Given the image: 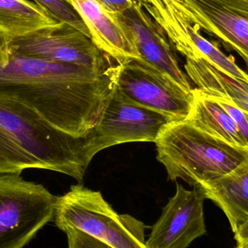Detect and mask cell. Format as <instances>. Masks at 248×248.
I'll list each match as a JSON object with an SVG mask.
<instances>
[{
	"label": "cell",
	"mask_w": 248,
	"mask_h": 248,
	"mask_svg": "<svg viewBox=\"0 0 248 248\" xmlns=\"http://www.w3.org/2000/svg\"><path fill=\"white\" fill-rule=\"evenodd\" d=\"M122 64L52 62L11 52L0 66V98L27 105L54 126L85 136L98 124L117 87Z\"/></svg>",
	"instance_id": "6da1fadb"
},
{
	"label": "cell",
	"mask_w": 248,
	"mask_h": 248,
	"mask_svg": "<svg viewBox=\"0 0 248 248\" xmlns=\"http://www.w3.org/2000/svg\"><path fill=\"white\" fill-rule=\"evenodd\" d=\"M98 152L94 129L85 136H75L27 105L0 98V173L45 169L81 182Z\"/></svg>",
	"instance_id": "7a4b0ae2"
},
{
	"label": "cell",
	"mask_w": 248,
	"mask_h": 248,
	"mask_svg": "<svg viewBox=\"0 0 248 248\" xmlns=\"http://www.w3.org/2000/svg\"><path fill=\"white\" fill-rule=\"evenodd\" d=\"M155 143L169 180L181 179L193 187L222 177L248 160V150L215 138L186 119L169 124Z\"/></svg>",
	"instance_id": "3957f363"
},
{
	"label": "cell",
	"mask_w": 248,
	"mask_h": 248,
	"mask_svg": "<svg viewBox=\"0 0 248 248\" xmlns=\"http://www.w3.org/2000/svg\"><path fill=\"white\" fill-rule=\"evenodd\" d=\"M54 218L62 231L67 227L90 234L113 248H146L141 221L128 214L115 212L100 192L82 185L71 186L69 192L58 198Z\"/></svg>",
	"instance_id": "277c9868"
},
{
	"label": "cell",
	"mask_w": 248,
	"mask_h": 248,
	"mask_svg": "<svg viewBox=\"0 0 248 248\" xmlns=\"http://www.w3.org/2000/svg\"><path fill=\"white\" fill-rule=\"evenodd\" d=\"M58 198L20 173H0V248H22L54 218Z\"/></svg>",
	"instance_id": "5b68a950"
},
{
	"label": "cell",
	"mask_w": 248,
	"mask_h": 248,
	"mask_svg": "<svg viewBox=\"0 0 248 248\" xmlns=\"http://www.w3.org/2000/svg\"><path fill=\"white\" fill-rule=\"evenodd\" d=\"M116 90L125 99L164 114L176 122L187 119L193 103L192 90L143 58L122 64Z\"/></svg>",
	"instance_id": "8992f818"
},
{
	"label": "cell",
	"mask_w": 248,
	"mask_h": 248,
	"mask_svg": "<svg viewBox=\"0 0 248 248\" xmlns=\"http://www.w3.org/2000/svg\"><path fill=\"white\" fill-rule=\"evenodd\" d=\"M10 48L15 53L36 59L87 66H102L114 60L91 37L65 22L13 38Z\"/></svg>",
	"instance_id": "52a82bcc"
},
{
	"label": "cell",
	"mask_w": 248,
	"mask_h": 248,
	"mask_svg": "<svg viewBox=\"0 0 248 248\" xmlns=\"http://www.w3.org/2000/svg\"><path fill=\"white\" fill-rule=\"evenodd\" d=\"M174 119L133 103L117 90L94 128L98 151L118 144L155 142Z\"/></svg>",
	"instance_id": "ba28073f"
},
{
	"label": "cell",
	"mask_w": 248,
	"mask_h": 248,
	"mask_svg": "<svg viewBox=\"0 0 248 248\" xmlns=\"http://www.w3.org/2000/svg\"><path fill=\"white\" fill-rule=\"evenodd\" d=\"M205 198L198 187L185 189L177 183L176 192L163 208L152 229L146 248H185L206 234L203 203Z\"/></svg>",
	"instance_id": "9c48e42d"
},
{
	"label": "cell",
	"mask_w": 248,
	"mask_h": 248,
	"mask_svg": "<svg viewBox=\"0 0 248 248\" xmlns=\"http://www.w3.org/2000/svg\"><path fill=\"white\" fill-rule=\"evenodd\" d=\"M79 15L92 39L119 64L141 58L131 29L121 13L105 8L97 0H66Z\"/></svg>",
	"instance_id": "30bf717a"
},
{
	"label": "cell",
	"mask_w": 248,
	"mask_h": 248,
	"mask_svg": "<svg viewBox=\"0 0 248 248\" xmlns=\"http://www.w3.org/2000/svg\"><path fill=\"white\" fill-rule=\"evenodd\" d=\"M121 14L131 29L141 58L169 74L185 88L192 90L190 80L182 70L169 36L142 6L133 0L131 7Z\"/></svg>",
	"instance_id": "8fae6325"
},
{
	"label": "cell",
	"mask_w": 248,
	"mask_h": 248,
	"mask_svg": "<svg viewBox=\"0 0 248 248\" xmlns=\"http://www.w3.org/2000/svg\"><path fill=\"white\" fill-rule=\"evenodd\" d=\"M189 23L237 52L248 67V20L211 0H180Z\"/></svg>",
	"instance_id": "7c38bea8"
},
{
	"label": "cell",
	"mask_w": 248,
	"mask_h": 248,
	"mask_svg": "<svg viewBox=\"0 0 248 248\" xmlns=\"http://www.w3.org/2000/svg\"><path fill=\"white\" fill-rule=\"evenodd\" d=\"M195 187L224 212L234 234L248 222V160L222 177Z\"/></svg>",
	"instance_id": "4fadbf2b"
},
{
	"label": "cell",
	"mask_w": 248,
	"mask_h": 248,
	"mask_svg": "<svg viewBox=\"0 0 248 248\" xmlns=\"http://www.w3.org/2000/svg\"><path fill=\"white\" fill-rule=\"evenodd\" d=\"M193 103L187 120L201 131L234 147L248 150V144L222 106L201 89L193 88Z\"/></svg>",
	"instance_id": "5bb4252c"
},
{
	"label": "cell",
	"mask_w": 248,
	"mask_h": 248,
	"mask_svg": "<svg viewBox=\"0 0 248 248\" xmlns=\"http://www.w3.org/2000/svg\"><path fill=\"white\" fill-rule=\"evenodd\" d=\"M184 68L198 88L211 96L227 98L248 115L247 83L227 75L203 59L186 58Z\"/></svg>",
	"instance_id": "9a60e30c"
},
{
	"label": "cell",
	"mask_w": 248,
	"mask_h": 248,
	"mask_svg": "<svg viewBox=\"0 0 248 248\" xmlns=\"http://www.w3.org/2000/svg\"><path fill=\"white\" fill-rule=\"evenodd\" d=\"M163 28L173 49L186 58L193 56L185 9L180 0H134Z\"/></svg>",
	"instance_id": "2e32d148"
},
{
	"label": "cell",
	"mask_w": 248,
	"mask_h": 248,
	"mask_svg": "<svg viewBox=\"0 0 248 248\" xmlns=\"http://www.w3.org/2000/svg\"><path fill=\"white\" fill-rule=\"evenodd\" d=\"M59 23L35 2L27 0H0V30L11 38Z\"/></svg>",
	"instance_id": "e0dca14e"
},
{
	"label": "cell",
	"mask_w": 248,
	"mask_h": 248,
	"mask_svg": "<svg viewBox=\"0 0 248 248\" xmlns=\"http://www.w3.org/2000/svg\"><path fill=\"white\" fill-rule=\"evenodd\" d=\"M59 22H65L91 37L90 31L79 15L66 0H33Z\"/></svg>",
	"instance_id": "ac0fdd59"
},
{
	"label": "cell",
	"mask_w": 248,
	"mask_h": 248,
	"mask_svg": "<svg viewBox=\"0 0 248 248\" xmlns=\"http://www.w3.org/2000/svg\"><path fill=\"white\" fill-rule=\"evenodd\" d=\"M208 96L214 99L216 101L218 102L222 106L223 109L228 113L248 144V115L247 114L245 113L231 100L224 96H211V95H208Z\"/></svg>",
	"instance_id": "d6986e66"
},
{
	"label": "cell",
	"mask_w": 248,
	"mask_h": 248,
	"mask_svg": "<svg viewBox=\"0 0 248 248\" xmlns=\"http://www.w3.org/2000/svg\"><path fill=\"white\" fill-rule=\"evenodd\" d=\"M68 237L70 248H107L108 246L87 233L77 229L67 227L62 230Z\"/></svg>",
	"instance_id": "ffe728a7"
},
{
	"label": "cell",
	"mask_w": 248,
	"mask_h": 248,
	"mask_svg": "<svg viewBox=\"0 0 248 248\" xmlns=\"http://www.w3.org/2000/svg\"><path fill=\"white\" fill-rule=\"evenodd\" d=\"M248 20V0H211Z\"/></svg>",
	"instance_id": "44dd1931"
},
{
	"label": "cell",
	"mask_w": 248,
	"mask_h": 248,
	"mask_svg": "<svg viewBox=\"0 0 248 248\" xmlns=\"http://www.w3.org/2000/svg\"><path fill=\"white\" fill-rule=\"evenodd\" d=\"M12 39L8 34L0 30V66H4L10 61Z\"/></svg>",
	"instance_id": "7402d4cb"
},
{
	"label": "cell",
	"mask_w": 248,
	"mask_h": 248,
	"mask_svg": "<svg viewBox=\"0 0 248 248\" xmlns=\"http://www.w3.org/2000/svg\"><path fill=\"white\" fill-rule=\"evenodd\" d=\"M105 8L114 13H122L131 7L133 0H97Z\"/></svg>",
	"instance_id": "603a6c76"
},
{
	"label": "cell",
	"mask_w": 248,
	"mask_h": 248,
	"mask_svg": "<svg viewBox=\"0 0 248 248\" xmlns=\"http://www.w3.org/2000/svg\"><path fill=\"white\" fill-rule=\"evenodd\" d=\"M237 248H248V221L234 234Z\"/></svg>",
	"instance_id": "cb8c5ba5"
}]
</instances>
